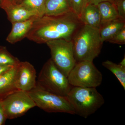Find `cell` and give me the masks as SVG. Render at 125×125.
I'll return each instance as SVG.
<instances>
[{
	"mask_svg": "<svg viewBox=\"0 0 125 125\" xmlns=\"http://www.w3.org/2000/svg\"><path fill=\"white\" fill-rule=\"evenodd\" d=\"M83 24L73 11L60 15H44L36 19L26 38L39 44L60 39L72 41Z\"/></svg>",
	"mask_w": 125,
	"mask_h": 125,
	"instance_id": "1",
	"label": "cell"
},
{
	"mask_svg": "<svg viewBox=\"0 0 125 125\" xmlns=\"http://www.w3.org/2000/svg\"><path fill=\"white\" fill-rule=\"evenodd\" d=\"M72 41L76 62H93L101 53L104 42L99 29L84 24L78 30Z\"/></svg>",
	"mask_w": 125,
	"mask_h": 125,
	"instance_id": "2",
	"label": "cell"
},
{
	"mask_svg": "<svg viewBox=\"0 0 125 125\" xmlns=\"http://www.w3.org/2000/svg\"><path fill=\"white\" fill-rule=\"evenodd\" d=\"M66 98L75 114L85 118L96 112L105 102L96 88L72 86Z\"/></svg>",
	"mask_w": 125,
	"mask_h": 125,
	"instance_id": "3",
	"label": "cell"
},
{
	"mask_svg": "<svg viewBox=\"0 0 125 125\" xmlns=\"http://www.w3.org/2000/svg\"><path fill=\"white\" fill-rule=\"evenodd\" d=\"M37 86L60 96L66 97L72 86L67 77L56 67L51 59L45 62L39 74Z\"/></svg>",
	"mask_w": 125,
	"mask_h": 125,
	"instance_id": "4",
	"label": "cell"
},
{
	"mask_svg": "<svg viewBox=\"0 0 125 125\" xmlns=\"http://www.w3.org/2000/svg\"><path fill=\"white\" fill-rule=\"evenodd\" d=\"M67 79L72 86L96 88L102 83L103 75L93 62L83 61L76 62Z\"/></svg>",
	"mask_w": 125,
	"mask_h": 125,
	"instance_id": "5",
	"label": "cell"
},
{
	"mask_svg": "<svg viewBox=\"0 0 125 125\" xmlns=\"http://www.w3.org/2000/svg\"><path fill=\"white\" fill-rule=\"evenodd\" d=\"M36 106L48 113H63L74 115L66 97L48 92L36 86L28 92Z\"/></svg>",
	"mask_w": 125,
	"mask_h": 125,
	"instance_id": "6",
	"label": "cell"
},
{
	"mask_svg": "<svg viewBox=\"0 0 125 125\" xmlns=\"http://www.w3.org/2000/svg\"><path fill=\"white\" fill-rule=\"evenodd\" d=\"M46 44L50 49L52 61L67 77L76 63L74 56L72 41L57 39L49 41Z\"/></svg>",
	"mask_w": 125,
	"mask_h": 125,
	"instance_id": "7",
	"label": "cell"
},
{
	"mask_svg": "<svg viewBox=\"0 0 125 125\" xmlns=\"http://www.w3.org/2000/svg\"><path fill=\"white\" fill-rule=\"evenodd\" d=\"M7 119H13L24 115L36 104L28 92L18 90L1 101Z\"/></svg>",
	"mask_w": 125,
	"mask_h": 125,
	"instance_id": "8",
	"label": "cell"
},
{
	"mask_svg": "<svg viewBox=\"0 0 125 125\" xmlns=\"http://www.w3.org/2000/svg\"><path fill=\"white\" fill-rule=\"evenodd\" d=\"M16 87L18 90L29 92L37 86V75L35 68L28 62H21L18 64Z\"/></svg>",
	"mask_w": 125,
	"mask_h": 125,
	"instance_id": "9",
	"label": "cell"
},
{
	"mask_svg": "<svg viewBox=\"0 0 125 125\" xmlns=\"http://www.w3.org/2000/svg\"><path fill=\"white\" fill-rule=\"evenodd\" d=\"M1 8L5 11L8 20L11 23L27 20L36 16L20 4H18L14 1L3 0Z\"/></svg>",
	"mask_w": 125,
	"mask_h": 125,
	"instance_id": "10",
	"label": "cell"
},
{
	"mask_svg": "<svg viewBox=\"0 0 125 125\" xmlns=\"http://www.w3.org/2000/svg\"><path fill=\"white\" fill-rule=\"evenodd\" d=\"M18 65L11 67L0 75V101L14 92L19 90L16 84Z\"/></svg>",
	"mask_w": 125,
	"mask_h": 125,
	"instance_id": "11",
	"label": "cell"
},
{
	"mask_svg": "<svg viewBox=\"0 0 125 125\" xmlns=\"http://www.w3.org/2000/svg\"><path fill=\"white\" fill-rule=\"evenodd\" d=\"M38 17L34 16L27 20L12 23V28L6 41L11 44H15L26 38Z\"/></svg>",
	"mask_w": 125,
	"mask_h": 125,
	"instance_id": "12",
	"label": "cell"
},
{
	"mask_svg": "<svg viewBox=\"0 0 125 125\" xmlns=\"http://www.w3.org/2000/svg\"><path fill=\"white\" fill-rule=\"evenodd\" d=\"M80 19L83 24L99 29L101 25V17L97 6L89 4L83 11Z\"/></svg>",
	"mask_w": 125,
	"mask_h": 125,
	"instance_id": "13",
	"label": "cell"
},
{
	"mask_svg": "<svg viewBox=\"0 0 125 125\" xmlns=\"http://www.w3.org/2000/svg\"><path fill=\"white\" fill-rule=\"evenodd\" d=\"M73 11L70 0H46L45 15L57 16Z\"/></svg>",
	"mask_w": 125,
	"mask_h": 125,
	"instance_id": "14",
	"label": "cell"
},
{
	"mask_svg": "<svg viewBox=\"0 0 125 125\" xmlns=\"http://www.w3.org/2000/svg\"><path fill=\"white\" fill-rule=\"evenodd\" d=\"M125 27V20L121 18L106 23L101 25L99 33L103 42H107Z\"/></svg>",
	"mask_w": 125,
	"mask_h": 125,
	"instance_id": "15",
	"label": "cell"
},
{
	"mask_svg": "<svg viewBox=\"0 0 125 125\" xmlns=\"http://www.w3.org/2000/svg\"><path fill=\"white\" fill-rule=\"evenodd\" d=\"M97 6L101 15V26L106 23L120 18L118 16L115 4L104 1L101 2Z\"/></svg>",
	"mask_w": 125,
	"mask_h": 125,
	"instance_id": "16",
	"label": "cell"
},
{
	"mask_svg": "<svg viewBox=\"0 0 125 125\" xmlns=\"http://www.w3.org/2000/svg\"><path fill=\"white\" fill-rule=\"evenodd\" d=\"M46 0H23L20 4L39 18L45 15Z\"/></svg>",
	"mask_w": 125,
	"mask_h": 125,
	"instance_id": "17",
	"label": "cell"
},
{
	"mask_svg": "<svg viewBox=\"0 0 125 125\" xmlns=\"http://www.w3.org/2000/svg\"><path fill=\"white\" fill-rule=\"evenodd\" d=\"M102 64L104 67L111 72L120 83L125 90V66L116 64L109 60L103 62Z\"/></svg>",
	"mask_w": 125,
	"mask_h": 125,
	"instance_id": "18",
	"label": "cell"
},
{
	"mask_svg": "<svg viewBox=\"0 0 125 125\" xmlns=\"http://www.w3.org/2000/svg\"><path fill=\"white\" fill-rule=\"evenodd\" d=\"M20 62L18 58L9 52L5 47L0 46V65L14 66Z\"/></svg>",
	"mask_w": 125,
	"mask_h": 125,
	"instance_id": "19",
	"label": "cell"
},
{
	"mask_svg": "<svg viewBox=\"0 0 125 125\" xmlns=\"http://www.w3.org/2000/svg\"><path fill=\"white\" fill-rule=\"evenodd\" d=\"M72 10L80 19L84 10L89 4V0H70Z\"/></svg>",
	"mask_w": 125,
	"mask_h": 125,
	"instance_id": "20",
	"label": "cell"
},
{
	"mask_svg": "<svg viewBox=\"0 0 125 125\" xmlns=\"http://www.w3.org/2000/svg\"><path fill=\"white\" fill-rule=\"evenodd\" d=\"M107 42L114 44L124 45L125 43V27L116 34Z\"/></svg>",
	"mask_w": 125,
	"mask_h": 125,
	"instance_id": "21",
	"label": "cell"
},
{
	"mask_svg": "<svg viewBox=\"0 0 125 125\" xmlns=\"http://www.w3.org/2000/svg\"><path fill=\"white\" fill-rule=\"evenodd\" d=\"M116 5L119 17L125 20V0H120Z\"/></svg>",
	"mask_w": 125,
	"mask_h": 125,
	"instance_id": "22",
	"label": "cell"
},
{
	"mask_svg": "<svg viewBox=\"0 0 125 125\" xmlns=\"http://www.w3.org/2000/svg\"><path fill=\"white\" fill-rule=\"evenodd\" d=\"M7 119L1 105V102L0 101V125H5Z\"/></svg>",
	"mask_w": 125,
	"mask_h": 125,
	"instance_id": "23",
	"label": "cell"
},
{
	"mask_svg": "<svg viewBox=\"0 0 125 125\" xmlns=\"http://www.w3.org/2000/svg\"><path fill=\"white\" fill-rule=\"evenodd\" d=\"M104 1H108L115 4L114 0H89V4L97 5L101 2Z\"/></svg>",
	"mask_w": 125,
	"mask_h": 125,
	"instance_id": "24",
	"label": "cell"
},
{
	"mask_svg": "<svg viewBox=\"0 0 125 125\" xmlns=\"http://www.w3.org/2000/svg\"><path fill=\"white\" fill-rule=\"evenodd\" d=\"M13 67V66H3L0 65V75L4 73L5 72L7 71V70Z\"/></svg>",
	"mask_w": 125,
	"mask_h": 125,
	"instance_id": "25",
	"label": "cell"
},
{
	"mask_svg": "<svg viewBox=\"0 0 125 125\" xmlns=\"http://www.w3.org/2000/svg\"><path fill=\"white\" fill-rule=\"evenodd\" d=\"M119 64H120L122 65L123 66H125V56H124V58L122 59V60L120 62V63H119Z\"/></svg>",
	"mask_w": 125,
	"mask_h": 125,
	"instance_id": "26",
	"label": "cell"
},
{
	"mask_svg": "<svg viewBox=\"0 0 125 125\" xmlns=\"http://www.w3.org/2000/svg\"><path fill=\"white\" fill-rule=\"evenodd\" d=\"M14 0L16 3H18V4H20L23 0Z\"/></svg>",
	"mask_w": 125,
	"mask_h": 125,
	"instance_id": "27",
	"label": "cell"
},
{
	"mask_svg": "<svg viewBox=\"0 0 125 125\" xmlns=\"http://www.w3.org/2000/svg\"><path fill=\"white\" fill-rule=\"evenodd\" d=\"M3 1V0H0V8H1V4H2Z\"/></svg>",
	"mask_w": 125,
	"mask_h": 125,
	"instance_id": "28",
	"label": "cell"
},
{
	"mask_svg": "<svg viewBox=\"0 0 125 125\" xmlns=\"http://www.w3.org/2000/svg\"><path fill=\"white\" fill-rule=\"evenodd\" d=\"M119 0H114V1H115V3L116 4V3L117 2H118V1H119Z\"/></svg>",
	"mask_w": 125,
	"mask_h": 125,
	"instance_id": "29",
	"label": "cell"
},
{
	"mask_svg": "<svg viewBox=\"0 0 125 125\" xmlns=\"http://www.w3.org/2000/svg\"><path fill=\"white\" fill-rule=\"evenodd\" d=\"M10 1H13L14 0H10Z\"/></svg>",
	"mask_w": 125,
	"mask_h": 125,
	"instance_id": "30",
	"label": "cell"
}]
</instances>
